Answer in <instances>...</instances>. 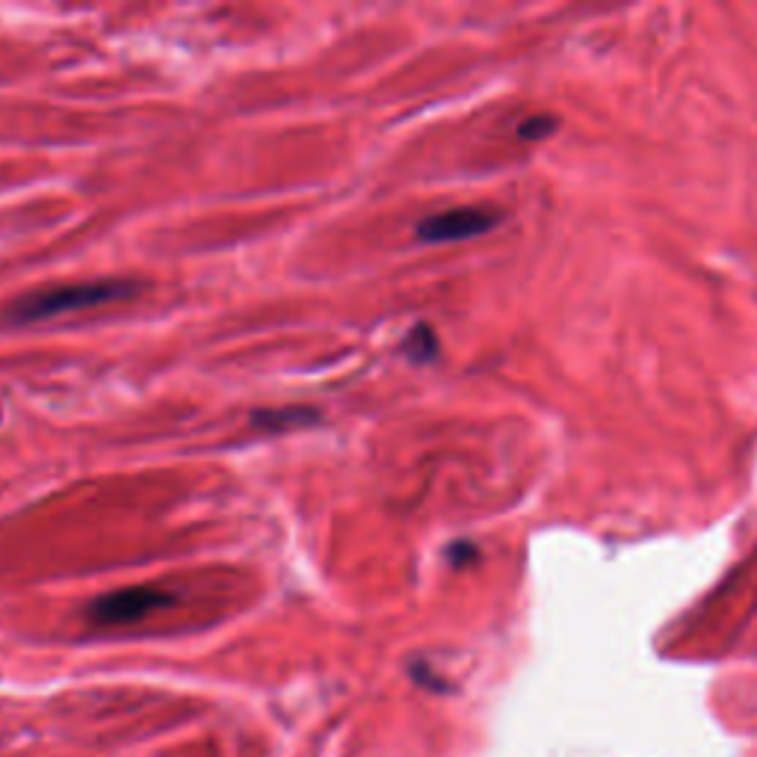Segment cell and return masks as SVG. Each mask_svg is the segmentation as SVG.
I'll return each mask as SVG.
<instances>
[{"instance_id": "1", "label": "cell", "mask_w": 757, "mask_h": 757, "mask_svg": "<svg viewBox=\"0 0 757 757\" xmlns=\"http://www.w3.org/2000/svg\"><path fill=\"white\" fill-rule=\"evenodd\" d=\"M136 293H140V281H128V278H95L83 285L48 287V290H36V293L15 299L7 308V320L15 326H24V323H39V320L72 314V311L107 305V302H122Z\"/></svg>"}, {"instance_id": "2", "label": "cell", "mask_w": 757, "mask_h": 757, "mask_svg": "<svg viewBox=\"0 0 757 757\" xmlns=\"http://www.w3.org/2000/svg\"><path fill=\"white\" fill-rule=\"evenodd\" d=\"M501 211L494 207H450L441 214L423 216L414 226V237L418 243H459V240H471V237L489 235L492 228L501 226Z\"/></svg>"}, {"instance_id": "3", "label": "cell", "mask_w": 757, "mask_h": 757, "mask_svg": "<svg viewBox=\"0 0 757 757\" xmlns=\"http://www.w3.org/2000/svg\"><path fill=\"white\" fill-rule=\"evenodd\" d=\"M175 604V594L157 589V586H131V589H116L110 594H101L89 604V622L104 627H119L140 622L154 610Z\"/></svg>"}, {"instance_id": "4", "label": "cell", "mask_w": 757, "mask_h": 757, "mask_svg": "<svg viewBox=\"0 0 757 757\" xmlns=\"http://www.w3.org/2000/svg\"><path fill=\"white\" fill-rule=\"evenodd\" d=\"M438 335L432 332V326L426 323H418L414 328H409V335L402 340V352L406 359H411L414 364H430V361L438 359Z\"/></svg>"}, {"instance_id": "5", "label": "cell", "mask_w": 757, "mask_h": 757, "mask_svg": "<svg viewBox=\"0 0 757 757\" xmlns=\"http://www.w3.org/2000/svg\"><path fill=\"white\" fill-rule=\"evenodd\" d=\"M302 420H317V411H311V409L255 411V414H252V426H255V430H290V426H299Z\"/></svg>"}, {"instance_id": "6", "label": "cell", "mask_w": 757, "mask_h": 757, "mask_svg": "<svg viewBox=\"0 0 757 757\" xmlns=\"http://www.w3.org/2000/svg\"><path fill=\"white\" fill-rule=\"evenodd\" d=\"M556 131H560V119L551 113H539V116H530V119H524L515 133H518V140L539 143V140H548V136Z\"/></svg>"}, {"instance_id": "7", "label": "cell", "mask_w": 757, "mask_h": 757, "mask_svg": "<svg viewBox=\"0 0 757 757\" xmlns=\"http://www.w3.org/2000/svg\"><path fill=\"white\" fill-rule=\"evenodd\" d=\"M480 556V551H477V544L471 542H453L450 548H447V560H450L453 568H465L468 563H473Z\"/></svg>"}]
</instances>
